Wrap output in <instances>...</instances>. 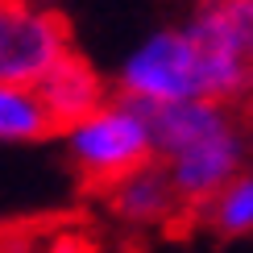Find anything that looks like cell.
I'll return each instance as SVG.
<instances>
[{"label": "cell", "mask_w": 253, "mask_h": 253, "mask_svg": "<svg viewBox=\"0 0 253 253\" xmlns=\"http://www.w3.org/2000/svg\"><path fill=\"white\" fill-rule=\"evenodd\" d=\"M34 4H62V0H34Z\"/></svg>", "instance_id": "cell-10"}, {"label": "cell", "mask_w": 253, "mask_h": 253, "mask_svg": "<svg viewBox=\"0 0 253 253\" xmlns=\"http://www.w3.org/2000/svg\"><path fill=\"white\" fill-rule=\"evenodd\" d=\"M199 208H204V220L224 241L249 237L253 233V178H249V170H237L220 191H212Z\"/></svg>", "instance_id": "cell-9"}, {"label": "cell", "mask_w": 253, "mask_h": 253, "mask_svg": "<svg viewBox=\"0 0 253 253\" xmlns=\"http://www.w3.org/2000/svg\"><path fill=\"white\" fill-rule=\"evenodd\" d=\"M58 137L34 83H0V141L38 145Z\"/></svg>", "instance_id": "cell-8"}, {"label": "cell", "mask_w": 253, "mask_h": 253, "mask_svg": "<svg viewBox=\"0 0 253 253\" xmlns=\"http://www.w3.org/2000/svg\"><path fill=\"white\" fill-rule=\"evenodd\" d=\"M216 71V96L241 104L253 83V0H195L183 21Z\"/></svg>", "instance_id": "cell-3"}, {"label": "cell", "mask_w": 253, "mask_h": 253, "mask_svg": "<svg viewBox=\"0 0 253 253\" xmlns=\"http://www.w3.org/2000/svg\"><path fill=\"white\" fill-rule=\"evenodd\" d=\"M71 42V21L54 4L0 0V83H38Z\"/></svg>", "instance_id": "cell-4"}, {"label": "cell", "mask_w": 253, "mask_h": 253, "mask_svg": "<svg viewBox=\"0 0 253 253\" xmlns=\"http://www.w3.org/2000/svg\"><path fill=\"white\" fill-rule=\"evenodd\" d=\"M34 87H38L42 104H46V112H50V121H54V129H62V125H71V121H79L83 112H91L96 104H104V100L112 96L108 79H104L83 54H75V46L50 62V67L38 75Z\"/></svg>", "instance_id": "cell-6"}, {"label": "cell", "mask_w": 253, "mask_h": 253, "mask_svg": "<svg viewBox=\"0 0 253 253\" xmlns=\"http://www.w3.org/2000/svg\"><path fill=\"white\" fill-rule=\"evenodd\" d=\"M117 91L137 100V104H145V108L191 100V96L220 100L212 58L204 54V46L183 25L158 29L145 42H137V50L117 71Z\"/></svg>", "instance_id": "cell-2"}, {"label": "cell", "mask_w": 253, "mask_h": 253, "mask_svg": "<svg viewBox=\"0 0 253 253\" xmlns=\"http://www.w3.org/2000/svg\"><path fill=\"white\" fill-rule=\"evenodd\" d=\"M108 191V204H112V216L125 220L133 228H162L183 212V199L170 187L166 178V166L150 158V162L133 166L129 174H121L117 183L104 187Z\"/></svg>", "instance_id": "cell-7"}, {"label": "cell", "mask_w": 253, "mask_h": 253, "mask_svg": "<svg viewBox=\"0 0 253 253\" xmlns=\"http://www.w3.org/2000/svg\"><path fill=\"white\" fill-rule=\"evenodd\" d=\"M75 170L91 187H108L133 166L154 158V129H150V108L129 96H108L79 121L58 129Z\"/></svg>", "instance_id": "cell-1"}, {"label": "cell", "mask_w": 253, "mask_h": 253, "mask_svg": "<svg viewBox=\"0 0 253 253\" xmlns=\"http://www.w3.org/2000/svg\"><path fill=\"white\" fill-rule=\"evenodd\" d=\"M245 154H249L245 125L233 121V125H224V129H216L208 137H195V141L178 145V150H170L166 158H158V162L166 166V178H170V187L178 191L183 208H199L237 170H245Z\"/></svg>", "instance_id": "cell-5"}]
</instances>
